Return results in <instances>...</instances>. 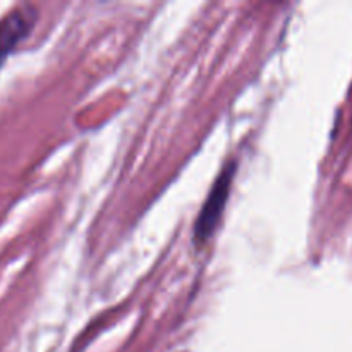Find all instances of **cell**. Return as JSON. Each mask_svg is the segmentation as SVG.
<instances>
[{
	"label": "cell",
	"mask_w": 352,
	"mask_h": 352,
	"mask_svg": "<svg viewBox=\"0 0 352 352\" xmlns=\"http://www.w3.org/2000/svg\"><path fill=\"white\" fill-rule=\"evenodd\" d=\"M237 164L236 162H229L226 167L220 170L219 177H217L215 184L212 186L206 198L205 205H203L201 212H199L198 219L195 222V229H192V241L196 246H203L212 239L215 234L217 227H219L220 219L223 215L227 201L230 196V186L234 182V175H236Z\"/></svg>",
	"instance_id": "1"
},
{
	"label": "cell",
	"mask_w": 352,
	"mask_h": 352,
	"mask_svg": "<svg viewBox=\"0 0 352 352\" xmlns=\"http://www.w3.org/2000/svg\"><path fill=\"white\" fill-rule=\"evenodd\" d=\"M38 21V10L33 6H17L0 17V67L9 55L23 43Z\"/></svg>",
	"instance_id": "2"
}]
</instances>
